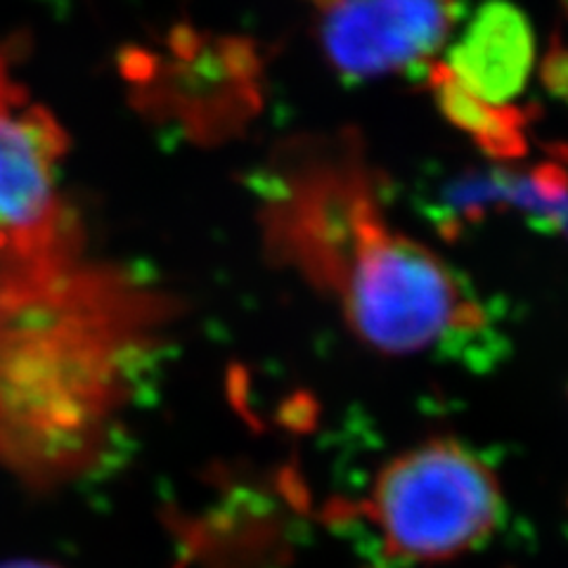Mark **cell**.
I'll use <instances>...</instances> for the list:
<instances>
[{
  "label": "cell",
  "mask_w": 568,
  "mask_h": 568,
  "mask_svg": "<svg viewBox=\"0 0 568 568\" xmlns=\"http://www.w3.org/2000/svg\"><path fill=\"white\" fill-rule=\"evenodd\" d=\"M178 317L166 287L81 240L0 261V469L50 493L104 467Z\"/></svg>",
  "instance_id": "obj_1"
},
{
  "label": "cell",
  "mask_w": 568,
  "mask_h": 568,
  "mask_svg": "<svg viewBox=\"0 0 568 568\" xmlns=\"http://www.w3.org/2000/svg\"><path fill=\"white\" fill-rule=\"evenodd\" d=\"M265 256L296 275L348 332L390 358H459L490 339L493 315L453 265L386 219L355 154H304L258 175Z\"/></svg>",
  "instance_id": "obj_2"
},
{
  "label": "cell",
  "mask_w": 568,
  "mask_h": 568,
  "mask_svg": "<svg viewBox=\"0 0 568 568\" xmlns=\"http://www.w3.org/2000/svg\"><path fill=\"white\" fill-rule=\"evenodd\" d=\"M361 511L386 557L434 564L490 540L503 524L505 497L481 455L459 440L432 438L386 462Z\"/></svg>",
  "instance_id": "obj_3"
},
{
  "label": "cell",
  "mask_w": 568,
  "mask_h": 568,
  "mask_svg": "<svg viewBox=\"0 0 568 568\" xmlns=\"http://www.w3.org/2000/svg\"><path fill=\"white\" fill-rule=\"evenodd\" d=\"M67 150L60 121L29 100L0 60V261L81 240L58 187Z\"/></svg>",
  "instance_id": "obj_4"
},
{
  "label": "cell",
  "mask_w": 568,
  "mask_h": 568,
  "mask_svg": "<svg viewBox=\"0 0 568 568\" xmlns=\"http://www.w3.org/2000/svg\"><path fill=\"white\" fill-rule=\"evenodd\" d=\"M320 12L327 62L344 81L394 74L429 77L434 52L446 43L457 0H311Z\"/></svg>",
  "instance_id": "obj_5"
},
{
  "label": "cell",
  "mask_w": 568,
  "mask_h": 568,
  "mask_svg": "<svg viewBox=\"0 0 568 568\" xmlns=\"http://www.w3.org/2000/svg\"><path fill=\"white\" fill-rule=\"evenodd\" d=\"M532 50L536 41L528 17L507 0H488L474 12L443 64L476 98L507 104L524 93Z\"/></svg>",
  "instance_id": "obj_6"
},
{
  "label": "cell",
  "mask_w": 568,
  "mask_h": 568,
  "mask_svg": "<svg viewBox=\"0 0 568 568\" xmlns=\"http://www.w3.org/2000/svg\"><path fill=\"white\" fill-rule=\"evenodd\" d=\"M429 81L440 114L455 129L465 131L476 142V148L495 159H517L528 150L524 110L507 104H490L469 93L443 62L432 64Z\"/></svg>",
  "instance_id": "obj_7"
},
{
  "label": "cell",
  "mask_w": 568,
  "mask_h": 568,
  "mask_svg": "<svg viewBox=\"0 0 568 568\" xmlns=\"http://www.w3.org/2000/svg\"><path fill=\"white\" fill-rule=\"evenodd\" d=\"M540 77L549 93L568 102V45L561 43V39H555L552 48L545 55Z\"/></svg>",
  "instance_id": "obj_8"
},
{
  "label": "cell",
  "mask_w": 568,
  "mask_h": 568,
  "mask_svg": "<svg viewBox=\"0 0 568 568\" xmlns=\"http://www.w3.org/2000/svg\"><path fill=\"white\" fill-rule=\"evenodd\" d=\"M0 568H60V566H55V564H45V561L22 559V561H8V564H0Z\"/></svg>",
  "instance_id": "obj_9"
}]
</instances>
